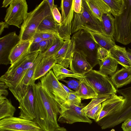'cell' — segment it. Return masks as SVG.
<instances>
[{
  "instance_id": "obj_13",
  "label": "cell",
  "mask_w": 131,
  "mask_h": 131,
  "mask_svg": "<svg viewBox=\"0 0 131 131\" xmlns=\"http://www.w3.org/2000/svg\"><path fill=\"white\" fill-rule=\"evenodd\" d=\"M0 130L43 131L34 121L14 116L1 120Z\"/></svg>"
},
{
  "instance_id": "obj_38",
  "label": "cell",
  "mask_w": 131,
  "mask_h": 131,
  "mask_svg": "<svg viewBox=\"0 0 131 131\" xmlns=\"http://www.w3.org/2000/svg\"><path fill=\"white\" fill-rule=\"evenodd\" d=\"M61 81L65 82L68 88L74 90L76 92H77L80 88L81 83V81L73 79H70L68 80L63 79L61 80Z\"/></svg>"
},
{
  "instance_id": "obj_20",
  "label": "cell",
  "mask_w": 131,
  "mask_h": 131,
  "mask_svg": "<svg viewBox=\"0 0 131 131\" xmlns=\"http://www.w3.org/2000/svg\"><path fill=\"white\" fill-rule=\"evenodd\" d=\"M33 41V39L29 40L20 41L14 47L9 56L11 65L29 52Z\"/></svg>"
},
{
  "instance_id": "obj_42",
  "label": "cell",
  "mask_w": 131,
  "mask_h": 131,
  "mask_svg": "<svg viewBox=\"0 0 131 131\" xmlns=\"http://www.w3.org/2000/svg\"><path fill=\"white\" fill-rule=\"evenodd\" d=\"M52 13L53 18L58 24L61 23V15L57 8V6L55 7L52 11Z\"/></svg>"
},
{
  "instance_id": "obj_14",
  "label": "cell",
  "mask_w": 131,
  "mask_h": 131,
  "mask_svg": "<svg viewBox=\"0 0 131 131\" xmlns=\"http://www.w3.org/2000/svg\"><path fill=\"white\" fill-rule=\"evenodd\" d=\"M121 95L114 94L102 103L101 106L95 114V121L97 122L105 116L113 114L121 110L125 102Z\"/></svg>"
},
{
  "instance_id": "obj_32",
  "label": "cell",
  "mask_w": 131,
  "mask_h": 131,
  "mask_svg": "<svg viewBox=\"0 0 131 131\" xmlns=\"http://www.w3.org/2000/svg\"><path fill=\"white\" fill-rule=\"evenodd\" d=\"M16 109L12 104L10 100L6 98L0 104V119L13 116Z\"/></svg>"
},
{
  "instance_id": "obj_31",
  "label": "cell",
  "mask_w": 131,
  "mask_h": 131,
  "mask_svg": "<svg viewBox=\"0 0 131 131\" xmlns=\"http://www.w3.org/2000/svg\"><path fill=\"white\" fill-rule=\"evenodd\" d=\"M109 7L110 12L114 16H119L125 8L124 0H103Z\"/></svg>"
},
{
  "instance_id": "obj_47",
  "label": "cell",
  "mask_w": 131,
  "mask_h": 131,
  "mask_svg": "<svg viewBox=\"0 0 131 131\" xmlns=\"http://www.w3.org/2000/svg\"><path fill=\"white\" fill-rule=\"evenodd\" d=\"M9 25L5 21H2L0 22V35L4 31V28H8Z\"/></svg>"
},
{
  "instance_id": "obj_54",
  "label": "cell",
  "mask_w": 131,
  "mask_h": 131,
  "mask_svg": "<svg viewBox=\"0 0 131 131\" xmlns=\"http://www.w3.org/2000/svg\"><path fill=\"white\" fill-rule=\"evenodd\" d=\"M110 131H115L114 129H112Z\"/></svg>"
},
{
  "instance_id": "obj_28",
  "label": "cell",
  "mask_w": 131,
  "mask_h": 131,
  "mask_svg": "<svg viewBox=\"0 0 131 131\" xmlns=\"http://www.w3.org/2000/svg\"><path fill=\"white\" fill-rule=\"evenodd\" d=\"M118 63L110 55L105 60L100 61L99 71L107 75L112 76L116 72Z\"/></svg>"
},
{
  "instance_id": "obj_30",
  "label": "cell",
  "mask_w": 131,
  "mask_h": 131,
  "mask_svg": "<svg viewBox=\"0 0 131 131\" xmlns=\"http://www.w3.org/2000/svg\"><path fill=\"white\" fill-rule=\"evenodd\" d=\"M57 23L52 14L46 17L42 20L38 27L36 32H56Z\"/></svg>"
},
{
  "instance_id": "obj_48",
  "label": "cell",
  "mask_w": 131,
  "mask_h": 131,
  "mask_svg": "<svg viewBox=\"0 0 131 131\" xmlns=\"http://www.w3.org/2000/svg\"><path fill=\"white\" fill-rule=\"evenodd\" d=\"M60 83L63 89H64L66 92L67 93V94L70 93H74L76 92L75 91H73L70 89L67 86H66L64 84L61 82Z\"/></svg>"
},
{
  "instance_id": "obj_36",
  "label": "cell",
  "mask_w": 131,
  "mask_h": 131,
  "mask_svg": "<svg viewBox=\"0 0 131 131\" xmlns=\"http://www.w3.org/2000/svg\"><path fill=\"white\" fill-rule=\"evenodd\" d=\"M107 97H96L92 99L90 102L82 109V111L85 114L99 104L101 103L106 100Z\"/></svg>"
},
{
  "instance_id": "obj_49",
  "label": "cell",
  "mask_w": 131,
  "mask_h": 131,
  "mask_svg": "<svg viewBox=\"0 0 131 131\" xmlns=\"http://www.w3.org/2000/svg\"><path fill=\"white\" fill-rule=\"evenodd\" d=\"M51 10H52L56 6H57L56 5H55L54 3V1L53 0H46Z\"/></svg>"
},
{
  "instance_id": "obj_19",
  "label": "cell",
  "mask_w": 131,
  "mask_h": 131,
  "mask_svg": "<svg viewBox=\"0 0 131 131\" xmlns=\"http://www.w3.org/2000/svg\"><path fill=\"white\" fill-rule=\"evenodd\" d=\"M57 63L54 56L44 57L37 66L33 77L34 81L46 75Z\"/></svg>"
},
{
  "instance_id": "obj_45",
  "label": "cell",
  "mask_w": 131,
  "mask_h": 131,
  "mask_svg": "<svg viewBox=\"0 0 131 131\" xmlns=\"http://www.w3.org/2000/svg\"><path fill=\"white\" fill-rule=\"evenodd\" d=\"M8 86L3 82L0 81V96L3 95L6 97L8 94L6 89Z\"/></svg>"
},
{
  "instance_id": "obj_37",
  "label": "cell",
  "mask_w": 131,
  "mask_h": 131,
  "mask_svg": "<svg viewBox=\"0 0 131 131\" xmlns=\"http://www.w3.org/2000/svg\"><path fill=\"white\" fill-rule=\"evenodd\" d=\"M81 99L75 92L68 94L66 103L77 106H80L82 104Z\"/></svg>"
},
{
  "instance_id": "obj_33",
  "label": "cell",
  "mask_w": 131,
  "mask_h": 131,
  "mask_svg": "<svg viewBox=\"0 0 131 131\" xmlns=\"http://www.w3.org/2000/svg\"><path fill=\"white\" fill-rule=\"evenodd\" d=\"M54 39L45 40L36 43H32L29 52L40 51L44 53L47 51L52 45Z\"/></svg>"
},
{
  "instance_id": "obj_43",
  "label": "cell",
  "mask_w": 131,
  "mask_h": 131,
  "mask_svg": "<svg viewBox=\"0 0 131 131\" xmlns=\"http://www.w3.org/2000/svg\"><path fill=\"white\" fill-rule=\"evenodd\" d=\"M82 0H73V7L74 13H80L82 9Z\"/></svg>"
},
{
  "instance_id": "obj_29",
  "label": "cell",
  "mask_w": 131,
  "mask_h": 131,
  "mask_svg": "<svg viewBox=\"0 0 131 131\" xmlns=\"http://www.w3.org/2000/svg\"><path fill=\"white\" fill-rule=\"evenodd\" d=\"M80 81H81L80 87L76 93L82 99H92L97 97V94L84 79Z\"/></svg>"
},
{
  "instance_id": "obj_22",
  "label": "cell",
  "mask_w": 131,
  "mask_h": 131,
  "mask_svg": "<svg viewBox=\"0 0 131 131\" xmlns=\"http://www.w3.org/2000/svg\"><path fill=\"white\" fill-rule=\"evenodd\" d=\"M111 77V79L117 89L131 82V70L123 67Z\"/></svg>"
},
{
  "instance_id": "obj_23",
  "label": "cell",
  "mask_w": 131,
  "mask_h": 131,
  "mask_svg": "<svg viewBox=\"0 0 131 131\" xmlns=\"http://www.w3.org/2000/svg\"><path fill=\"white\" fill-rule=\"evenodd\" d=\"M109 50L110 56L117 61L118 64L130 70L129 60L125 47L116 45Z\"/></svg>"
},
{
  "instance_id": "obj_55",
  "label": "cell",
  "mask_w": 131,
  "mask_h": 131,
  "mask_svg": "<svg viewBox=\"0 0 131 131\" xmlns=\"http://www.w3.org/2000/svg\"></svg>"
},
{
  "instance_id": "obj_2",
  "label": "cell",
  "mask_w": 131,
  "mask_h": 131,
  "mask_svg": "<svg viewBox=\"0 0 131 131\" xmlns=\"http://www.w3.org/2000/svg\"><path fill=\"white\" fill-rule=\"evenodd\" d=\"M51 14L52 12L46 0L42 1L34 9L28 13L20 28L19 35L20 41L32 39L42 20Z\"/></svg>"
},
{
  "instance_id": "obj_53",
  "label": "cell",
  "mask_w": 131,
  "mask_h": 131,
  "mask_svg": "<svg viewBox=\"0 0 131 131\" xmlns=\"http://www.w3.org/2000/svg\"><path fill=\"white\" fill-rule=\"evenodd\" d=\"M1 131H13V130H0Z\"/></svg>"
},
{
  "instance_id": "obj_11",
  "label": "cell",
  "mask_w": 131,
  "mask_h": 131,
  "mask_svg": "<svg viewBox=\"0 0 131 131\" xmlns=\"http://www.w3.org/2000/svg\"><path fill=\"white\" fill-rule=\"evenodd\" d=\"M117 92L125 99L122 109L115 113L107 115L105 119L108 124L113 127L131 118V86L117 90Z\"/></svg>"
},
{
  "instance_id": "obj_25",
  "label": "cell",
  "mask_w": 131,
  "mask_h": 131,
  "mask_svg": "<svg viewBox=\"0 0 131 131\" xmlns=\"http://www.w3.org/2000/svg\"><path fill=\"white\" fill-rule=\"evenodd\" d=\"M52 69L54 75L58 80L67 77L73 78L79 80L84 79V75L75 73L58 63H56Z\"/></svg>"
},
{
  "instance_id": "obj_6",
  "label": "cell",
  "mask_w": 131,
  "mask_h": 131,
  "mask_svg": "<svg viewBox=\"0 0 131 131\" xmlns=\"http://www.w3.org/2000/svg\"><path fill=\"white\" fill-rule=\"evenodd\" d=\"M125 8L114 17L113 37L115 41L126 45L131 42V0H124Z\"/></svg>"
},
{
  "instance_id": "obj_17",
  "label": "cell",
  "mask_w": 131,
  "mask_h": 131,
  "mask_svg": "<svg viewBox=\"0 0 131 131\" xmlns=\"http://www.w3.org/2000/svg\"><path fill=\"white\" fill-rule=\"evenodd\" d=\"M70 70L77 74L84 75L93 68L82 54L74 51L69 67Z\"/></svg>"
},
{
  "instance_id": "obj_44",
  "label": "cell",
  "mask_w": 131,
  "mask_h": 131,
  "mask_svg": "<svg viewBox=\"0 0 131 131\" xmlns=\"http://www.w3.org/2000/svg\"><path fill=\"white\" fill-rule=\"evenodd\" d=\"M121 127L123 131H131V118H128L124 121Z\"/></svg>"
},
{
  "instance_id": "obj_34",
  "label": "cell",
  "mask_w": 131,
  "mask_h": 131,
  "mask_svg": "<svg viewBox=\"0 0 131 131\" xmlns=\"http://www.w3.org/2000/svg\"><path fill=\"white\" fill-rule=\"evenodd\" d=\"M64 40L60 37L55 38L50 48L43 53L44 57L54 56L61 49L64 43Z\"/></svg>"
},
{
  "instance_id": "obj_5",
  "label": "cell",
  "mask_w": 131,
  "mask_h": 131,
  "mask_svg": "<svg viewBox=\"0 0 131 131\" xmlns=\"http://www.w3.org/2000/svg\"><path fill=\"white\" fill-rule=\"evenodd\" d=\"M71 29L72 34L81 30H87L104 34L101 21L90 10L85 0H82L81 12L74 13Z\"/></svg>"
},
{
  "instance_id": "obj_52",
  "label": "cell",
  "mask_w": 131,
  "mask_h": 131,
  "mask_svg": "<svg viewBox=\"0 0 131 131\" xmlns=\"http://www.w3.org/2000/svg\"><path fill=\"white\" fill-rule=\"evenodd\" d=\"M54 131H67V129L63 127H60Z\"/></svg>"
},
{
  "instance_id": "obj_1",
  "label": "cell",
  "mask_w": 131,
  "mask_h": 131,
  "mask_svg": "<svg viewBox=\"0 0 131 131\" xmlns=\"http://www.w3.org/2000/svg\"><path fill=\"white\" fill-rule=\"evenodd\" d=\"M36 117L32 121L43 131H54L60 127L58 118L60 106L46 93L40 81L32 85Z\"/></svg>"
},
{
  "instance_id": "obj_18",
  "label": "cell",
  "mask_w": 131,
  "mask_h": 131,
  "mask_svg": "<svg viewBox=\"0 0 131 131\" xmlns=\"http://www.w3.org/2000/svg\"><path fill=\"white\" fill-rule=\"evenodd\" d=\"M74 51V44L71 39L64 41L61 49L54 56L57 63L68 68Z\"/></svg>"
},
{
  "instance_id": "obj_51",
  "label": "cell",
  "mask_w": 131,
  "mask_h": 131,
  "mask_svg": "<svg viewBox=\"0 0 131 131\" xmlns=\"http://www.w3.org/2000/svg\"><path fill=\"white\" fill-rule=\"evenodd\" d=\"M126 50L127 54L129 60L130 65V70H131V50L129 48H128Z\"/></svg>"
},
{
  "instance_id": "obj_3",
  "label": "cell",
  "mask_w": 131,
  "mask_h": 131,
  "mask_svg": "<svg viewBox=\"0 0 131 131\" xmlns=\"http://www.w3.org/2000/svg\"><path fill=\"white\" fill-rule=\"evenodd\" d=\"M40 51L29 52L13 64L0 78L10 91L19 83L27 70L33 64Z\"/></svg>"
},
{
  "instance_id": "obj_12",
  "label": "cell",
  "mask_w": 131,
  "mask_h": 131,
  "mask_svg": "<svg viewBox=\"0 0 131 131\" xmlns=\"http://www.w3.org/2000/svg\"><path fill=\"white\" fill-rule=\"evenodd\" d=\"M43 53L40 51L32 66L27 71L17 87L10 91L16 100L19 102L28 91L30 87L35 83L33 77L36 68L42 58Z\"/></svg>"
},
{
  "instance_id": "obj_46",
  "label": "cell",
  "mask_w": 131,
  "mask_h": 131,
  "mask_svg": "<svg viewBox=\"0 0 131 131\" xmlns=\"http://www.w3.org/2000/svg\"><path fill=\"white\" fill-rule=\"evenodd\" d=\"M44 40L40 35L36 32L33 38V41L32 43H38Z\"/></svg>"
},
{
  "instance_id": "obj_9",
  "label": "cell",
  "mask_w": 131,
  "mask_h": 131,
  "mask_svg": "<svg viewBox=\"0 0 131 131\" xmlns=\"http://www.w3.org/2000/svg\"><path fill=\"white\" fill-rule=\"evenodd\" d=\"M28 10L26 0H13L6 10L5 22L9 25L20 28L27 17Z\"/></svg>"
},
{
  "instance_id": "obj_24",
  "label": "cell",
  "mask_w": 131,
  "mask_h": 131,
  "mask_svg": "<svg viewBox=\"0 0 131 131\" xmlns=\"http://www.w3.org/2000/svg\"><path fill=\"white\" fill-rule=\"evenodd\" d=\"M89 8L101 21L103 15L109 12L110 8L103 0H85Z\"/></svg>"
},
{
  "instance_id": "obj_56",
  "label": "cell",
  "mask_w": 131,
  "mask_h": 131,
  "mask_svg": "<svg viewBox=\"0 0 131 131\" xmlns=\"http://www.w3.org/2000/svg\"></svg>"
},
{
  "instance_id": "obj_26",
  "label": "cell",
  "mask_w": 131,
  "mask_h": 131,
  "mask_svg": "<svg viewBox=\"0 0 131 131\" xmlns=\"http://www.w3.org/2000/svg\"><path fill=\"white\" fill-rule=\"evenodd\" d=\"M91 35L95 42L100 47L110 50L116 45L115 40L100 32L85 30Z\"/></svg>"
},
{
  "instance_id": "obj_41",
  "label": "cell",
  "mask_w": 131,
  "mask_h": 131,
  "mask_svg": "<svg viewBox=\"0 0 131 131\" xmlns=\"http://www.w3.org/2000/svg\"><path fill=\"white\" fill-rule=\"evenodd\" d=\"M101 106V104H99L87 112L86 115L88 118L95 120V114Z\"/></svg>"
},
{
  "instance_id": "obj_27",
  "label": "cell",
  "mask_w": 131,
  "mask_h": 131,
  "mask_svg": "<svg viewBox=\"0 0 131 131\" xmlns=\"http://www.w3.org/2000/svg\"><path fill=\"white\" fill-rule=\"evenodd\" d=\"M114 18L109 12L103 15L101 21L104 34L113 39H114Z\"/></svg>"
},
{
  "instance_id": "obj_8",
  "label": "cell",
  "mask_w": 131,
  "mask_h": 131,
  "mask_svg": "<svg viewBox=\"0 0 131 131\" xmlns=\"http://www.w3.org/2000/svg\"><path fill=\"white\" fill-rule=\"evenodd\" d=\"M41 85L47 94L60 105L66 102L68 94L50 70L40 79Z\"/></svg>"
},
{
  "instance_id": "obj_16",
  "label": "cell",
  "mask_w": 131,
  "mask_h": 131,
  "mask_svg": "<svg viewBox=\"0 0 131 131\" xmlns=\"http://www.w3.org/2000/svg\"><path fill=\"white\" fill-rule=\"evenodd\" d=\"M19 103L18 108L20 111L19 117L30 120L34 119L36 116L32 85Z\"/></svg>"
},
{
  "instance_id": "obj_50",
  "label": "cell",
  "mask_w": 131,
  "mask_h": 131,
  "mask_svg": "<svg viewBox=\"0 0 131 131\" xmlns=\"http://www.w3.org/2000/svg\"><path fill=\"white\" fill-rule=\"evenodd\" d=\"M13 0H4L2 3V7H6L10 4Z\"/></svg>"
},
{
  "instance_id": "obj_10",
  "label": "cell",
  "mask_w": 131,
  "mask_h": 131,
  "mask_svg": "<svg viewBox=\"0 0 131 131\" xmlns=\"http://www.w3.org/2000/svg\"><path fill=\"white\" fill-rule=\"evenodd\" d=\"M84 107L82 104L79 106L66 103L62 104L60 105L61 112L58 121L70 124L77 122L91 124L92 121L82 111Z\"/></svg>"
},
{
  "instance_id": "obj_7",
  "label": "cell",
  "mask_w": 131,
  "mask_h": 131,
  "mask_svg": "<svg viewBox=\"0 0 131 131\" xmlns=\"http://www.w3.org/2000/svg\"><path fill=\"white\" fill-rule=\"evenodd\" d=\"M84 79L97 94V97L110 98L117 90L108 75L92 69L84 75Z\"/></svg>"
},
{
  "instance_id": "obj_40",
  "label": "cell",
  "mask_w": 131,
  "mask_h": 131,
  "mask_svg": "<svg viewBox=\"0 0 131 131\" xmlns=\"http://www.w3.org/2000/svg\"><path fill=\"white\" fill-rule=\"evenodd\" d=\"M36 32L40 35L44 40L54 39L57 37H59L56 32Z\"/></svg>"
},
{
  "instance_id": "obj_35",
  "label": "cell",
  "mask_w": 131,
  "mask_h": 131,
  "mask_svg": "<svg viewBox=\"0 0 131 131\" xmlns=\"http://www.w3.org/2000/svg\"><path fill=\"white\" fill-rule=\"evenodd\" d=\"M73 2V0H62L61 1V22L64 20L68 15L72 6Z\"/></svg>"
},
{
  "instance_id": "obj_21",
  "label": "cell",
  "mask_w": 131,
  "mask_h": 131,
  "mask_svg": "<svg viewBox=\"0 0 131 131\" xmlns=\"http://www.w3.org/2000/svg\"><path fill=\"white\" fill-rule=\"evenodd\" d=\"M74 13L73 4L71 10L66 19L60 24H57V33L60 37L64 41L71 39V35L72 34L71 24Z\"/></svg>"
},
{
  "instance_id": "obj_15",
  "label": "cell",
  "mask_w": 131,
  "mask_h": 131,
  "mask_svg": "<svg viewBox=\"0 0 131 131\" xmlns=\"http://www.w3.org/2000/svg\"><path fill=\"white\" fill-rule=\"evenodd\" d=\"M20 41L19 35L15 31L10 32L0 38V64H10V53L14 47Z\"/></svg>"
},
{
  "instance_id": "obj_4",
  "label": "cell",
  "mask_w": 131,
  "mask_h": 131,
  "mask_svg": "<svg viewBox=\"0 0 131 131\" xmlns=\"http://www.w3.org/2000/svg\"><path fill=\"white\" fill-rule=\"evenodd\" d=\"M71 39L74 44V51L84 56L93 68L99 64L100 61L98 58L97 50L100 46L87 31L80 30L73 34Z\"/></svg>"
},
{
  "instance_id": "obj_39",
  "label": "cell",
  "mask_w": 131,
  "mask_h": 131,
  "mask_svg": "<svg viewBox=\"0 0 131 131\" xmlns=\"http://www.w3.org/2000/svg\"><path fill=\"white\" fill-rule=\"evenodd\" d=\"M110 50L103 48L99 47L97 50L98 59L100 61H103L110 56Z\"/></svg>"
}]
</instances>
